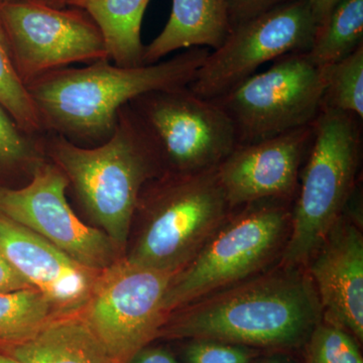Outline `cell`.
Wrapping results in <instances>:
<instances>
[{
  "label": "cell",
  "mask_w": 363,
  "mask_h": 363,
  "mask_svg": "<svg viewBox=\"0 0 363 363\" xmlns=\"http://www.w3.org/2000/svg\"><path fill=\"white\" fill-rule=\"evenodd\" d=\"M176 274L121 257L98 274L79 316L117 363H130L168 319L164 298Z\"/></svg>",
  "instance_id": "9c48e42d"
},
{
  "label": "cell",
  "mask_w": 363,
  "mask_h": 363,
  "mask_svg": "<svg viewBox=\"0 0 363 363\" xmlns=\"http://www.w3.org/2000/svg\"><path fill=\"white\" fill-rule=\"evenodd\" d=\"M0 16L14 65L26 86L72 64L108 59L106 45L89 14L42 0L0 4Z\"/></svg>",
  "instance_id": "8fae6325"
},
{
  "label": "cell",
  "mask_w": 363,
  "mask_h": 363,
  "mask_svg": "<svg viewBox=\"0 0 363 363\" xmlns=\"http://www.w3.org/2000/svg\"><path fill=\"white\" fill-rule=\"evenodd\" d=\"M43 147L48 161L63 172L68 188L123 257L143 187L164 175L159 155L130 104L119 111L113 133L101 145L82 147L45 133Z\"/></svg>",
  "instance_id": "3957f363"
},
{
  "label": "cell",
  "mask_w": 363,
  "mask_h": 363,
  "mask_svg": "<svg viewBox=\"0 0 363 363\" xmlns=\"http://www.w3.org/2000/svg\"><path fill=\"white\" fill-rule=\"evenodd\" d=\"M20 1V0H0V4H7V2Z\"/></svg>",
  "instance_id": "d6a6232c"
},
{
  "label": "cell",
  "mask_w": 363,
  "mask_h": 363,
  "mask_svg": "<svg viewBox=\"0 0 363 363\" xmlns=\"http://www.w3.org/2000/svg\"><path fill=\"white\" fill-rule=\"evenodd\" d=\"M315 135V121L247 145H236L216 172L230 209L262 200L290 201Z\"/></svg>",
  "instance_id": "4fadbf2b"
},
{
  "label": "cell",
  "mask_w": 363,
  "mask_h": 363,
  "mask_svg": "<svg viewBox=\"0 0 363 363\" xmlns=\"http://www.w3.org/2000/svg\"><path fill=\"white\" fill-rule=\"evenodd\" d=\"M33 289L0 252V294Z\"/></svg>",
  "instance_id": "4316f807"
},
{
  "label": "cell",
  "mask_w": 363,
  "mask_h": 363,
  "mask_svg": "<svg viewBox=\"0 0 363 363\" xmlns=\"http://www.w3.org/2000/svg\"><path fill=\"white\" fill-rule=\"evenodd\" d=\"M68 185L63 172L47 160L25 185L0 186V214L42 236L82 266L104 271L123 257L104 230L79 219L67 200Z\"/></svg>",
  "instance_id": "7c38bea8"
},
{
  "label": "cell",
  "mask_w": 363,
  "mask_h": 363,
  "mask_svg": "<svg viewBox=\"0 0 363 363\" xmlns=\"http://www.w3.org/2000/svg\"><path fill=\"white\" fill-rule=\"evenodd\" d=\"M233 30L225 0H172L169 18L143 52V64L157 63L182 49H218Z\"/></svg>",
  "instance_id": "2e32d148"
},
{
  "label": "cell",
  "mask_w": 363,
  "mask_h": 363,
  "mask_svg": "<svg viewBox=\"0 0 363 363\" xmlns=\"http://www.w3.org/2000/svg\"><path fill=\"white\" fill-rule=\"evenodd\" d=\"M362 123L353 114L322 107L315 121L311 150L301 171L281 264L307 266L342 216L354 192Z\"/></svg>",
  "instance_id": "277c9868"
},
{
  "label": "cell",
  "mask_w": 363,
  "mask_h": 363,
  "mask_svg": "<svg viewBox=\"0 0 363 363\" xmlns=\"http://www.w3.org/2000/svg\"><path fill=\"white\" fill-rule=\"evenodd\" d=\"M23 363H117L79 315L55 318L30 337L0 344Z\"/></svg>",
  "instance_id": "e0dca14e"
},
{
  "label": "cell",
  "mask_w": 363,
  "mask_h": 363,
  "mask_svg": "<svg viewBox=\"0 0 363 363\" xmlns=\"http://www.w3.org/2000/svg\"><path fill=\"white\" fill-rule=\"evenodd\" d=\"M0 363H23L4 351L0 350Z\"/></svg>",
  "instance_id": "4dcf8cb0"
},
{
  "label": "cell",
  "mask_w": 363,
  "mask_h": 363,
  "mask_svg": "<svg viewBox=\"0 0 363 363\" xmlns=\"http://www.w3.org/2000/svg\"><path fill=\"white\" fill-rule=\"evenodd\" d=\"M0 106L4 107L16 124L33 135H45L39 112L23 82L7 42L0 16Z\"/></svg>",
  "instance_id": "44dd1931"
},
{
  "label": "cell",
  "mask_w": 363,
  "mask_h": 363,
  "mask_svg": "<svg viewBox=\"0 0 363 363\" xmlns=\"http://www.w3.org/2000/svg\"><path fill=\"white\" fill-rule=\"evenodd\" d=\"M307 344V363H363L357 339L323 320L315 327Z\"/></svg>",
  "instance_id": "cb8c5ba5"
},
{
  "label": "cell",
  "mask_w": 363,
  "mask_h": 363,
  "mask_svg": "<svg viewBox=\"0 0 363 363\" xmlns=\"http://www.w3.org/2000/svg\"><path fill=\"white\" fill-rule=\"evenodd\" d=\"M285 200H262L224 222L187 266L172 279L164 298L171 313L252 278L271 262L286 238L291 211Z\"/></svg>",
  "instance_id": "8992f818"
},
{
  "label": "cell",
  "mask_w": 363,
  "mask_h": 363,
  "mask_svg": "<svg viewBox=\"0 0 363 363\" xmlns=\"http://www.w3.org/2000/svg\"><path fill=\"white\" fill-rule=\"evenodd\" d=\"M322 320L363 340V236L342 216L310 259Z\"/></svg>",
  "instance_id": "9a60e30c"
},
{
  "label": "cell",
  "mask_w": 363,
  "mask_h": 363,
  "mask_svg": "<svg viewBox=\"0 0 363 363\" xmlns=\"http://www.w3.org/2000/svg\"><path fill=\"white\" fill-rule=\"evenodd\" d=\"M326 79L327 67L294 52L212 101L233 123L238 145H247L314 123Z\"/></svg>",
  "instance_id": "ba28073f"
},
{
  "label": "cell",
  "mask_w": 363,
  "mask_h": 363,
  "mask_svg": "<svg viewBox=\"0 0 363 363\" xmlns=\"http://www.w3.org/2000/svg\"><path fill=\"white\" fill-rule=\"evenodd\" d=\"M43 135H30L21 130L0 106V173L23 172L32 178L38 167L47 161Z\"/></svg>",
  "instance_id": "603a6c76"
},
{
  "label": "cell",
  "mask_w": 363,
  "mask_h": 363,
  "mask_svg": "<svg viewBox=\"0 0 363 363\" xmlns=\"http://www.w3.org/2000/svg\"><path fill=\"white\" fill-rule=\"evenodd\" d=\"M150 0H71L67 6L86 11L104 35L108 60L116 65L143 64L142 25Z\"/></svg>",
  "instance_id": "ac0fdd59"
},
{
  "label": "cell",
  "mask_w": 363,
  "mask_h": 363,
  "mask_svg": "<svg viewBox=\"0 0 363 363\" xmlns=\"http://www.w3.org/2000/svg\"><path fill=\"white\" fill-rule=\"evenodd\" d=\"M45 4H49V6L64 7L68 6L69 2L71 0H42Z\"/></svg>",
  "instance_id": "1f68e13d"
},
{
  "label": "cell",
  "mask_w": 363,
  "mask_h": 363,
  "mask_svg": "<svg viewBox=\"0 0 363 363\" xmlns=\"http://www.w3.org/2000/svg\"><path fill=\"white\" fill-rule=\"evenodd\" d=\"M316 30L308 0L279 4L233 28L223 44L209 52L188 87L204 99H218L267 62L309 52Z\"/></svg>",
  "instance_id": "30bf717a"
},
{
  "label": "cell",
  "mask_w": 363,
  "mask_h": 363,
  "mask_svg": "<svg viewBox=\"0 0 363 363\" xmlns=\"http://www.w3.org/2000/svg\"><path fill=\"white\" fill-rule=\"evenodd\" d=\"M321 320L309 272L281 264L171 313L157 337L293 350L307 343Z\"/></svg>",
  "instance_id": "6da1fadb"
},
{
  "label": "cell",
  "mask_w": 363,
  "mask_h": 363,
  "mask_svg": "<svg viewBox=\"0 0 363 363\" xmlns=\"http://www.w3.org/2000/svg\"><path fill=\"white\" fill-rule=\"evenodd\" d=\"M290 0H225L233 28Z\"/></svg>",
  "instance_id": "484cf974"
},
{
  "label": "cell",
  "mask_w": 363,
  "mask_h": 363,
  "mask_svg": "<svg viewBox=\"0 0 363 363\" xmlns=\"http://www.w3.org/2000/svg\"><path fill=\"white\" fill-rule=\"evenodd\" d=\"M252 363H295L291 358L285 357V355L276 354L271 355L259 359L253 360Z\"/></svg>",
  "instance_id": "f546056e"
},
{
  "label": "cell",
  "mask_w": 363,
  "mask_h": 363,
  "mask_svg": "<svg viewBox=\"0 0 363 363\" xmlns=\"http://www.w3.org/2000/svg\"><path fill=\"white\" fill-rule=\"evenodd\" d=\"M322 107L363 119V44L347 57L327 66Z\"/></svg>",
  "instance_id": "7402d4cb"
},
{
  "label": "cell",
  "mask_w": 363,
  "mask_h": 363,
  "mask_svg": "<svg viewBox=\"0 0 363 363\" xmlns=\"http://www.w3.org/2000/svg\"><path fill=\"white\" fill-rule=\"evenodd\" d=\"M138 208L145 227L126 259L171 274L194 259L230 211L216 169L159 177L145 184Z\"/></svg>",
  "instance_id": "5b68a950"
},
{
  "label": "cell",
  "mask_w": 363,
  "mask_h": 363,
  "mask_svg": "<svg viewBox=\"0 0 363 363\" xmlns=\"http://www.w3.org/2000/svg\"><path fill=\"white\" fill-rule=\"evenodd\" d=\"M210 50L192 48L155 64L116 65L108 59L58 69L26 85L45 133L94 147L113 133L118 112L152 91L190 84Z\"/></svg>",
  "instance_id": "7a4b0ae2"
},
{
  "label": "cell",
  "mask_w": 363,
  "mask_h": 363,
  "mask_svg": "<svg viewBox=\"0 0 363 363\" xmlns=\"http://www.w3.org/2000/svg\"><path fill=\"white\" fill-rule=\"evenodd\" d=\"M363 44V0H340L318 26L308 56L320 67L340 61Z\"/></svg>",
  "instance_id": "d6986e66"
},
{
  "label": "cell",
  "mask_w": 363,
  "mask_h": 363,
  "mask_svg": "<svg viewBox=\"0 0 363 363\" xmlns=\"http://www.w3.org/2000/svg\"><path fill=\"white\" fill-rule=\"evenodd\" d=\"M0 252L61 317L80 314L100 272L82 266L42 236L2 214Z\"/></svg>",
  "instance_id": "5bb4252c"
},
{
  "label": "cell",
  "mask_w": 363,
  "mask_h": 363,
  "mask_svg": "<svg viewBox=\"0 0 363 363\" xmlns=\"http://www.w3.org/2000/svg\"><path fill=\"white\" fill-rule=\"evenodd\" d=\"M184 350L186 363H252L259 355L257 348L212 340L193 339Z\"/></svg>",
  "instance_id": "d4e9b609"
},
{
  "label": "cell",
  "mask_w": 363,
  "mask_h": 363,
  "mask_svg": "<svg viewBox=\"0 0 363 363\" xmlns=\"http://www.w3.org/2000/svg\"><path fill=\"white\" fill-rule=\"evenodd\" d=\"M130 363H180L169 350L161 347H145L138 351Z\"/></svg>",
  "instance_id": "83f0119b"
},
{
  "label": "cell",
  "mask_w": 363,
  "mask_h": 363,
  "mask_svg": "<svg viewBox=\"0 0 363 363\" xmlns=\"http://www.w3.org/2000/svg\"><path fill=\"white\" fill-rule=\"evenodd\" d=\"M58 317L54 306L35 289L0 294V344L30 337Z\"/></svg>",
  "instance_id": "ffe728a7"
},
{
  "label": "cell",
  "mask_w": 363,
  "mask_h": 363,
  "mask_svg": "<svg viewBox=\"0 0 363 363\" xmlns=\"http://www.w3.org/2000/svg\"><path fill=\"white\" fill-rule=\"evenodd\" d=\"M339 1L340 0H308L313 16L316 21L317 28L323 25Z\"/></svg>",
  "instance_id": "f1b7e54d"
},
{
  "label": "cell",
  "mask_w": 363,
  "mask_h": 363,
  "mask_svg": "<svg viewBox=\"0 0 363 363\" xmlns=\"http://www.w3.org/2000/svg\"><path fill=\"white\" fill-rule=\"evenodd\" d=\"M130 105L159 155L164 175L217 169L238 145L225 112L188 86L152 91Z\"/></svg>",
  "instance_id": "52a82bcc"
}]
</instances>
